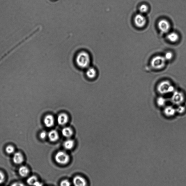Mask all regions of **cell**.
Segmentation results:
<instances>
[{
  "mask_svg": "<svg viewBox=\"0 0 186 186\" xmlns=\"http://www.w3.org/2000/svg\"><path fill=\"white\" fill-rule=\"evenodd\" d=\"M139 9L141 14H144L148 11V7L146 4H143L140 6Z\"/></svg>",
  "mask_w": 186,
  "mask_h": 186,
  "instance_id": "44dd1931",
  "label": "cell"
},
{
  "mask_svg": "<svg viewBox=\"0 0 186 186\" xmlns=\"http://www.w3.org/2000/svg\"><path fill=\"white\" fill-rule=\"evenodd\" d=\"M38 182L37 178L34 176L30 177L28 178L27 180V183L30 186H34Z\"/></svg>",
  "mask_w": 186,
  "mask_h": 186,
  "instance_id": "ffe728a7",
  "label": "cell"
},
{
  "mask_svg": "<svg viewBox=\"0 0 186 186\" xmlns=\"http://www.w3.org/2000/svg\"><path fill=\"white\" fill-rule=\"evenodd\" d=\"M58 122L60 125H63L67 123L68 121V117L66 114L62 113L59 115Z\"/></svg>",
  "mask_w": 186,
  "mask_h": 186,
  "instance_id": "7c38bea8",
  "label": "cell"
},
{
  "mask_svg": "<svg viewBox=\"0 0 186 186\" xmlns=\"http://www.w3.org/2000/svg\"><path fill=\"white\" fill-rule=\"evenodd\" d=\"M11 186H26L24 184L20 182H15L13 183Z\"/></svg>",
  "mask_w": 186,
  "mask_h": 186,
  "instance_id": "83f0119b",
  "label": "cell"
},
{
  "mask_svg": "<svg viewBox=\"0 0 186 186\" xmlns=\"http://www.w3.org/2000/svg\"><path fill=\"white\" fill-rule=\"evenodd\" d=\"M176 109V112L179 114L184 113L185 111V107L181 105H178V107Z\"/></svg>",
  "mask_w": 186,
  "mask_h": 186,
  "instance_id": "7402d4cb",
  "label": "cell"
},
{
  "mask_svg": "<svg viewBox=\"0 0 186 186\" xmlns=\"http://www.w3.org/2000/svg\"><path fill=\"white\" fill-rule=\"evenodd\" d=\"M5 179V176L3 173L0 171V184L3 183Z\"/></svg>",
  "mask_w": 186,
  "mask_h": 186,
  "instance_id": "4316f807",
  "label": "cell"
},
{
  "mask_svg": "<svg viewBox=\"0 0 186 186\" xmlns=\"http://www.w3.org/2000/svg\"><path fill=\"white\" fill-rule=\"evenodd\" d=\"M48 136L49 140L52 142L56 141L59 138L58 132L55 130L50 131Z\"/></svg>",
  "mask_w": 186,
  "mask_h": 186,
  "instance_id": "4fadbf2b",
  "label": "cell"
},
{
  "mask_svg": "<svg viewBox=\"0 0 186 186\" xmlns=\"http://www.w3.org/2000/svg\"><path fill=\"white\" fill-rule=\"evenodd\" d=\"M158 93L161 95L173 93L175 88L172 83L168 80H164L160 82L157 87Z\"/></svg>",
  "mask_w": 186,
  "mask_h": 186,
  "instance_id": "7a4b0ae2",
  "label": "cell"
},
{
  "mask_svg": "<svg viewBox=\"0 0 186 186\" xmlns=\"http://www.w3.org/2000/svg\"><path fill=\"white\" fill-rule=\"evenodd\" d=\"M71 183L68 180L65 179L63 180L60 183V186H71Z\"/></svg>",
  "mask_w": 186,
  "mask_h": 186,
  "instance_id": "d4e9b609",
  "label": "cell"
},
{
  "mask_svg": "<svg viewBox=\"0 0 186 186\" xmlns=\"http://www.w3.org/2000/svg\"><path fill=\"white\" fill-rule=\"evenodd\" d=\"M159 30L162 33H166L169 31L171 29V24L169 22L165 19L160 20L158 23Z\"/></svg>",
  "mask_w": 186,
  "mask_h": 186,
  "instance_id": "52a82bcc",
  "label": "cell"
},
{
  "mask_svg": "<svg viewBox=\"0 0 186 186\" xmlns=\"http://www.w3.org/2000/svg\"><path fill=\"white\" fill-rule=\"evenodd\" d=\"M29 168L25 166H22L20 167L19 168L18 172L20 175L23 178H25L29 175Z\"/></svg>",
  "mask_w": 186,
  "mask_h": 186,
  "instance_id": "2e32d148",
  "label": "cell"
},
{
  "mask_svg": "<svg viewBox=\"0 0 186 186\" xmlns=\"http://www.w3.org/2000/svg\"><path fill=\"white\" fill-rule=\"evenodd\" d=\"M171 102L174 104L177 105H181L185 101V96L182 92L175 91L173 93L171 97Z\"/></svg>",
  "mask_w": 186,
  "mask_h": 186,
  "instance_id": "277c9868",
  "label": "cell"
},
{
  "mask_svg": "<svg viewBox=\"0 0 186 186\" xmlns=\"http://www.w3.org/2000/svg\"><path fill=\"white\" fill-rule=\"evenodd\" d=\"M55 159L57 163L63 165L68 164L70 160L69 156L66 153L63 151H59L57 153Z\"/></svg>",
  "mask_w": 186,
  "mask_h": 186,
  "instance_id": "5b68a950",
  "label": "cell"
},
{
  "mask_svg": "<svg viewBox=\"0 0 186 186\" xmlns=\"http://www.w3.org/2000/svg\"><path fill=\"white\" fill-rule=\"evenodd\" d=\"M75 62L77 65L80 68H87L90 67L91 63V58L90 54L86 51H80L76 55Z\"/></svg>",
  "mask_w": 186,
  "mask_h": 186,
  "instance_id": "6da1fadb",
  "label": "cell"
},
{
  "mask_svg": "<svg viewBox=\"0 0 186 186\" xmlns=\"http://www.w3.org/2000/svg\"><path fill=\"white\" fill-rule=\"evenodd\" d=\"M166 60L162 56H156L151 61V65L152 68L157 70H161L165 66Z\"/></svg>",
  "mask_w": 186,
  "mask_h": 186,
  "instance_id": "3957f363",
  "label": "cell"
},
{
  "mask_svg": "<svg viewBox=\"0 0 186 186\" xmlns=\"http://www.w3.org/2000/svg\"><path fill=\"white\" fill-rule=\"evenodd\" d=\"M63 146L65 149L70 150L74 146V141L73 140H67L64 142Z\"/></svg>",
  "mask_w": 186,
  "mask_h": 186,
  "instance_id": "ac0fdd59",
  "label": "cell"
},
{
  "mask_svg": "<svg viewBox=\"0 0 186 186\" xmlns=\"http://www.w3.org/2000/svg\"><path fill=\"white\" fill-rule=\"evenodd\" d=\"M173 56V54L172 52H167L165 54L164 57L166 61H170V60L172 59Z\"/></svg>",
  "mask_w": 186,
  "mask_h": 186,
  "instance_id": "cb8c5ba5",
  "label": "cell"
},
{
  "mask_svg": "<svg viewBox=\"0 0 186 186\" xmlns=\"http://www.w3.org/2000/svg\"><path fill=\"white\" fill-rule=\"evenodd\" d=\"M166 100L163 97L159 96L157 98L156 103L158 106L159 107H164L166 105Z\"/></svg>",
  "mask_w": 186,
  "mask_h": 186,
  "instance_id": "d6986e66",
  "label": "cell"
},
{
  "mask_svg": "<svg viewBox=\"0 0 186 186\" xmlns=\"http://www.w3.org/2000/svg\"><path fill=\"white\" fill-rule=\"evenodd\" d=\"M13 160V162L16 164H20L23 163L24 160L23 155L20 152H16L14 153Z\"/></svg>",
  "mask_w": 186,
  "mask_h": 186,
  "instance_id": "30bf717a",
  "label": "cell"
},
{
  "mask_svg": "<svg viewBox=\"0 0 186 186\" xmlns=\"http://www.w3.org/2000/svg\"><path fill=\"white\" fill-rule=\"evenodd\" d=\"M86 74L88 78L93 79L96 77L97 72L96 69L93 67H89L87 68Z\"/></svg>",
  "mask_w": 186,
  "mask_h": 186,
  "instance_id": "9a60e30c",
  "label": "cell"
},
{
  "mask_svg": "<svg viewBox=\"0 0 186 186\" xmlns=\"http://www.w3.org/2000/svg\"><path fill=\"white\" fill-rule=\"evenodd\" d=\"M47 135V134L46 132L43 131L40 133L39 137H40V139H45L46 138Z\"/></svg>",
  "mask_w": 186,
  "mask_h": 186,
  "instance_id": "484cf974",
  "label": "cell"
},
{
  "mask_svg": "<svg viewBox=\"0 0 186 186\" xmlns=\"http://www.w3.org/2000/svg\"><path fill=\"white\" fill-rule=\"evenodd\" d=\"M62 134L64 137L68 138L72 136L73 132L72 130L70 127H66L63 128Z\"/></svg>",
  "mask_w": 186,
  "mask_h": 186,
  "instance_id": "e0dca14e",
  "label": "cell"
},
{
  "mask_svg": "<svg viewBox=\"0 0 186 186\" xmlns=\"http://www.w3.org/2000/svg\"><path fill=\"white\" fill-rule=\"evenodd\" d=\"M179 38L178 35L175 32H171L168 34L167 36L168 40L172 43H175L178 42Z\"/></svg>",
  "mask_w": 186,
  "mask_h": 186,
  "instance_id": "5bb4252c",
  "label": "cell"
},
{
  "mask_svg": "<svg viewBox=\"0 0 186 186\" xmlns=\"http://www.w3.org/2000/svg\"><path fill=\"white\" fill-rule=\"evenodd\" d=\"M164 114L167 117H172L176 113V109L172 105H168L165 107L164 109Z\"/></svg>",
  "mask_w": 186,
  "mask_h": 186,
  "instance_id": "ba28073f",
  "label": "cell"
},
{
  "mask_svg": "<svg viewBox=\"0 0 186 186\" xmlns=\"http://www.w3.org/2000/svg\"><path fill=\"white\" fill-rule=\"evenodd\" d=\"M6 151L8 154H11L15 151L14 147L11 145H9L6 147Z\"/></svg>",
  "mask_w": 186,
  "mask_h": 186,
  "instance_id": "603a6c76",
  "label": "cell"
},
{
  "mask_svg": "<svg viewBox=\"0 0 186 186\" xmlns=\"http://www.w3.org/2000/svg\"><path fill=\"white\" fill-rule=\"evenodd\" d=\"M134 24L137 27L142 28L144 27L146 23V19L143 14H139L136 15L134 17Z\"/></svg>",
  "mask_w": 186,
  "mask_h": 186,
  "instance_id": "8992f818",
  "label": "cell"
},
{
  "mask_svg": "<svg viewBox=\"0 0 186 186\" xmlns=\"http://www.w3.org/2000/svg\"><path fill=\"white\" fill-rule=\"evenodd\" d=\"M44 123L46 127L48 128L52 127L54 123L53 116L52 115H47L45 117L44 119Z\"/></svg>",
  "mask_w": 186,
  "mask_h": 186,
  "instance_id": "8fae6325",
  "label": "cell"
},
{
  "mask_svg": "<svg viewBox=\"0 0 186 186\" xmlns=\"http://www.w3.org/2000/svg\"><path fill=\"white\" fill-rule=\"evenodd\" d=\"M74 186H87V182L83 177L77 176L74 177L73 180Z\"/></svg>",
  "mask_w": 186,
  "mask_h": 186,
  "instance_id": "9c48e42d",
  "label": "cell"
}]
</instances>
